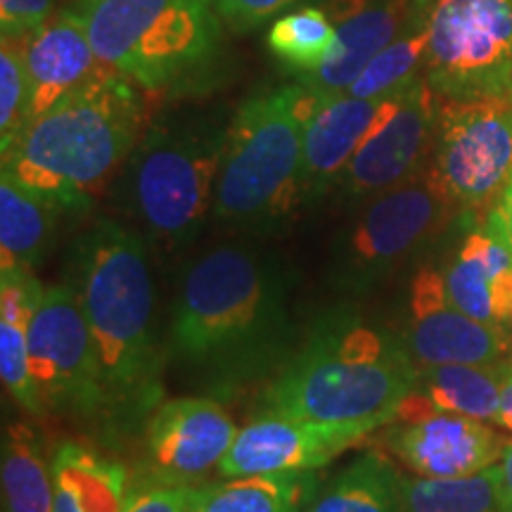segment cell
<instances>
[{"label":"cell","instance_id":"3","mask_svg":"<svg viewBox=\"0 0 512 512\" xmlns=\"http://www.w3.org/2000/svg\"><path fill=\"white\" fill-rule=\"evenodd\" d=\"M418 363L389 330L339 313L316 325L264 394L266 411L373 434L413 392Z\"/></svg>","mask_w":512,"mask_h":512},{"label":"cell","instance_id":"18","mask_svg":"<svg viewBox=\"0 0 512 512\" xmlns=\"http://www.w3.org/2000/svg\"><path fill=\"white\" fill-rule=\"evenodd\" d=\"M384 100L342 93L318 102L304 131V202L320 200L339 183L351 157L373 131Z\"/></svg>","mask_w":512,"mask_h":512},{"label":"cell","instance_id":"10","mask_svg":"<svg viewBox=\"0 0 512 512\" xmlns=\"http://www.w3.org/2000/svg\"><path fill=\"white\" fill-rule=\"evenodd\" d=\"M451 209L427 171L363 202L332 252V280L351 294H368L427 242Z\"/></svg>","mask_w":512,"mask_h":512},{"label":"cell","instance_id":"29","mask_svg":"<svg viewBox=\"0 0 512 512\" xmlns=\"http://www.w3.org/2000/svg\"><path fill=\"white\" fill-rule=\"evenodd\" d=\"M425 60L427 36L411 19L406 29L368 62L347 93L363 100L387 98L425 74Z\"/></svg>","mask_w":512,"mask_h":512},{"label":"cell","instance_id":"5","mask_svg":"<svg viewBox=\"0 0 512 512\" xmlns=\"http://www.w3.org/2000/svg\"><path fill=\"white\" fill-rule=\"evenodd\" d=\"M228 124L221 110H178L145 128L114 197L152 245L183 249L214 211Z\"/></svg>","mask_w":512,"mask_h":512},{"label":"cell","instance_id":"24","mask_svg":"<svg viewBox=\"0 0 512 512\" xmlns=\"http://www.w3.org/2000/svg\"><path fill=\"white\" fill-rule=\"evenodd\" d=\"M53 482V512H124L133 496L124 465L69 441L53 456Z\"/></svg>","mask_w":512,"mask_h":512},{"label":"cell","instance_id":"32","mask_svg":"<svg viewBox=\"0 0 512 512\" xmlns=\"http://www.w3.org/2000/svg\"><path fill=\"white\" fill-rule=\"evenodd\" d=\"M55 12V0H0V34L22 41L48 22Z\"/></svg>","mask_w":512,"mask_h":512},{"label":"cell","instance_id":"2","mask_svg":"<svg viewBox=\"0 0 512 512\" xmlns=\"http://www.w3.org/2000/svg\"><path fill=\"white\" fill-rule=\"evenodd\" d=\"M67 283L91 328L107 408L152 413L162 394V349L145 238L100 216L74 242Z\"/></svg>","mask_w":512,"mask_h":512},{"label":"cell","instance_id":"30","mask_svg":"<svg viewBox=\"0 0 512 512\" xmlns=\"http://www.w3.org/2000/svg\"><path fill=\"white\" fill-rule=\"evenodd\" d=\"M403 512H501L494 470L456 479L403 477Z\"/></svg>","mask_w":512,"mask_h":512},{"label":"cell","instance_id":"17","mask_svg":"<svg viewBox=\"0 0 512 512\" xmlns=\"http://www.w3.org/2000/svg\"><path fill=\"white\" fill-rule=\"evenodd\" d=\"M22 50L31 88V121L105 67L74 8L55 10L43 27L22 38Z\"/></svg>","mask_w":512,"mask_h":512},{"label":"cell","instance_id":"35","mask_svg":"<svg viewBox=\"0 0 512 512\" xmlns=\"http://www.w3.org/2000/svg\"><path fill=\"white\" fill-rule=\"evenodd\" d=\"M484 228L489 230L491 235H496V238L512 252V176L501 195H498L494 207L486 211Z\"/></svg>","mask_w":512,"mask_h":512},{"label":"cell","instance_id":"7","mask_svg":"<svg viewBox=\"0 0 512 512\" xmlns=\"http://www.w3.org/2000/svg\"><path fill=\"white\" fill-rule=\"evenodd\" d=\"M98 60L145 91L202 79L221 57L216 0H76Z\"/></svg>","mask_w":512,"mask_h":512},{"label":"cell","instance_id":"11","mask_svg":"<svg viewBox=\"0 0 512 512\" xmlns=\"http://www.w3.org/2000/svg\"><path fill=\"white\" fill-rule=\"evenodd\" d=\"M29 370L43 408L81 418L107 411L91 328L67 280L46 285L31 320Z\"/></svg>","mask_w":512,"mask_h":512},{"label":"cell","instance_id":"34","mask_svg":"<svg viewBox=\"0 0 512 512\" xmlns=\"http://www.w3.org/2000/svg\"><path fill=\"white\" fill-rule=\"evenodd\" d=\"M192 486H150L133 491L124 512H190Z\"/></svg>","mask_w":512,"mask_h":512},{"label":"cell","instance_id":"6","mask_svg":"<svg viewBox=\"0 0 512 512\" xmlns=\"http://www.w3.org/2000/svg\"><path fill=\"white\" fill-rule=\"evenodd\" d=\"M318 102L302 83L242 102L223 145L211 211L216 221L268 233L292 219L304 202V131Z\"/></svg>","mask_w":512,"mask_h":512},{"label":"cell","instance_id":"12","mask_svg":"<svg viewBox=\"0 0 512 512\" xmlns=\"http://www.w3.org/2000/svg\"><path fill=\"white\" fill-rule=\"evenodd\" d=\"M437 112L439 95L425 74L387 95L373 131L339 178L344 200L363 204L422 174L434 145Z\"/></svg>","mask_w":512,"mask_h":512},{"label":"cell","instance_id":"8","mask_svg":"<svg viewBox=\"0 0 512 512\" xmlns=\"http://www.w3.org/2000/svg\"><path fill=\"white\" fill-rule=\"evenodd\" d=\"M427 36L425 79L439 98L512 93V0H413Z\"/></svg>","mask_w":512,"mask_h":512},{"label":"cell","instance_id":"13","mask_svg":"<svg viewBox=\"0 0 512 512\" xmlns=\"http://www.w3.org/2000/svg\"><path fill=\"white\" fill-rule=\"evenodd\" d=\"M510 325L484 323L453 304L444 273L422 266L408 287L406 347L418 366H491L512 356Z\"/></svg>","mask_w":512,"mask_h":512},{"label":"cell","instance_id":"23","mask_svg":"<svg viewBox=\"0 0 512 512\" xmlns=\"http://www.w3.org/2000/svg\"><path fill=\"white\" fill-rule=\"evenodd\" d=\"M55 200L0 174V271H36L53 245L57 221L64 214Z\"/></svg>","mask_w":512,"mask_h":512},{"label":"cell","instance_id":"36","mask_svg":"<svg viewBox=\"0 0 512 512\" xmlns=\"http://www.w3.org/2000/svg\"><path fill=\"white\" fill-rule=\"evenodd\" d=\"M491 470H494L496 477L501 512H512V441H508V446H505L501 463H496Z\"/></svg>","mask_w":512,"mask_h":512},{"label":"cell","instance_id":"14","mask_svg":"<svg viewBox=\"0 0 512 512\" xmlns=\"http://www.w3.org/2000/svg\"><path fill=\"white\" fill-rule=\"evenodd\" d=\"M238 437L226 408L209 396L157 403L145 425V465L152 486H188L207 475Z\"/></svg>","mask_w":512,"mask_h":512},{"label":"cell","instance_id":"33","mask_svg":"<svg viewBox=\"0 0 512 512\" xmlns=\"http://www.w3.org/2000/svg\"><path fill=\"white\" fill-rule=\"evenodd\" d=\"M294 3L299 0H216V10L233 34H245Z\"/></svg>","mask_w":512,"mask_h":512},{"label":"cell","instance_id":"31","mask_svg":"<svg viewBox=\"0 0 512 512\" xmlns=\"http://www.w3.org/2000/svg\"><path fill=\"white\" fill-rule=\"evenodd\" d=\"M31 121V88L22 41L0 46V152H8Z\"/></svg>","mask_w":512,"mask_h":512},{"label":"cell","instance_id":"1","mask_svg":"<svg viewBox=\"0 0 512 512\" xmlns=\"http://www.w3.org/2000/svg\"><path fill=\"white\" fill-rule=\"evenodd\" d=\"M290 280L278 259L219 245L185 268L171 306L169 351L183 368L230 387L290 361Z\"/></svg>","mask_w":512,"mask_h":512},{"label":"cell","instance_id":"28","mask_svg":"<svg viewBox=\"0 0 512 512\" xmlns=\"http://www.w3.org/2000/svg\"><path fill=\"white\" fill-rule=\"evenodd\" d=\"M268 48L297 74L313 72L330 60L337 46V24L323 8L304 5L287 12L268 31Z\"/></svg>","mask_w":512,"mask_h":512},{"label":"cell","instance_id":"25","mask_svg":"<svg viewBox=\"0 0 512 512\" xmlns=\"http://www.w3.org/2000/svg\"><path fill=\"white\" fill-rule=\"evenodd\" d=\"M318 491L313 472L228 477L192 489L190 512H306Z\"/></svg>","mask_w":512,"mask_h":512},{"label":"cell","instance_id":"16","mask_svg":"<svg viewBox=\"0 0 512 512\" xmlns=\"http://www.w3.org/2000/svg\"><path fill=\"white\" fill-rule=\"evenodd\" d=\"M384 444L418 477H470L501 463L505 441L484 420L432 413L413 422H389Z\"/></svg>","mask_w":512,"mask_h":512},{"label":"cell","instance_id":"37","mask_svg":"<svg viewBox=\"0 0 512 512\" xmlns=\"http://www.w3.org/2000/svg\"><path fill=\"white\" fill-rule=\"evenodd\" d=\"M496 425L512 437V361H510V368H508V377H505V382H503L501 408H498Z\"/></svg>","mask_w":512,"mask_h":512},{"label":"cell","instance_id":"19","mask_svg":"<svg viewBox=\"0 0 512 512\" xmlns=\"http://www.w3.org/2000/svg\"><path fill=\"white\" fill-rule=\"evenodd\" d=\"M413 0H370L363 10L337 24V46L330 60L313 72L297 74V83L318 100L349 91L368 62L411 22Z\"/></svg>","mask_w":512,"mask_h":512},{"label":"cell","instance_id":"15","mask_svg":"<svg viewBox=\"0 0 512 512\" xmlns=\"http://www.w3.org/2000/svg\"><path fill=\"white\" fill-rule=\"evenodd\" d=\"M366 437L354 427L323 425L264 408L238 430L219 472L223 477L316 472Z\"/></svg>","mask_w":512,"mask_h":512},{"label":"cell","instance_id":"20","mask_svg":"<svg viewBox=\"0 0 512 512\" xmlns=\"http://www.w3.org/2000/svg\"><path fill=\"white\" fill-rule=\"evenodd\" d=\"M444 280L453 304L467 316L512 325V252L484 223L467 230Z\"/></svg>","mask_w":512,"mask_h":512},{"label":"cell","instance_id":"22","mask_svg":"<svg viewBox=\"0 0 512 512\" xmlns=\"http://www.w3.org/2000/svg\"><path fill=\"white\" fill-rule=\"evenodd\" d=\"M46 285L31 271H0V375L8 394L24 411L41 415L43 408L29 370L31 320Z\"/></svg>","mask_w":512,"mask_h":512},{"label":"cell","instance_id":"4","mask_svg":"<svg viewBox=\"0 0 512 512\" xmlns=\"http://www.w3.org/2000/svg\"><path fill=\"white\" fill-rule=\"evenodd\" d=\"M145 133V102L102 67L24 128L3 152V171L67 211H86Z\"/></svg>","mask_w":512,"mask_h":512},{"label":"cell","instance_id":"21","mask_svg":"<svg viewBox=\"0 0 512 512\" xmlns=\"http://www.w3.org/2000/svg\"><path fill=\"white\" fill-rule=\"evenodd\" d=\"M508 368L510 361L491 366H418L413 392L403 399L394 420L413 422L432 413H453L496 422Z\"/></svg>","mask_w":512,"mask_h":512},{"label":"cell","instance_id":"26","mask_svg":"<svg viewBox=\"0 0 512 512\" xmlns=\"http://www.w3.org/2000/svg\"><path fill=\"white\" fill-rule=\"evenodd\" d=\"M3 512H53V460L29 422H8L0 444Z\"/></svg>","mask_w":512,"mask_h":512},{"label":"cell","instance_id":"9","mask_svg":"<svg viewBox=\"0 0 512 512\" xmlns=\"http://www.w3.org/2000/svg\"><path fill=\"white\" fill-rule=\"evenodd\" d=\"M430 181L453 207L489 211L512 176V93L439 98Z\"/></svg>","mask_w":512,"mask_h":512},{"label":"cell","instance_id":"27","mask_svg":"<svg viewBox=\"0 0 512 512\" xmlns=\"http://www.w3.org/2000/svg\"><path fill=\"white\" fill-rule=\"evenodd\" d=\"M306 512H403V477L382 451L361 453Z\"/></svg>","mask_w":512,"mask_h":512}]
</instances>
